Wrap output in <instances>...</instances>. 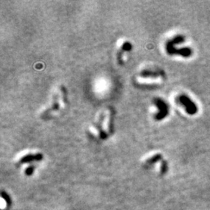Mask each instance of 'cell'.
I'll return each instance as SVG.
<instances>
[{
  "label": "cell",
  "mask_w": 210,
  "mask_h": 210,
  "mask_svg": "<svg viewBox=\"0 0 210 210\" xmlns=\"http://www.w3.org/2000/svg\"><path fill=\"white\" fill-rule=\"evenodd\" d=\"M165 48H166L167 53L170 55H178L184 58H189L193 54V51L189 47H184L181 48H175V44L172 41V40H169L167 41Z\"/></svg>",
  "instance_id": "obj_1"
},
{
  "label": "cell",
  "mask_w": 210,
  "mask_h": 210,
  "mask_svg": "<svg viewBox=\"0 0 210 210\" xmlns=\"http://www.w3.org/2000/svg\"><path fill=\"white\" fill-rule=\"evenodd\" d=\"M178 101L183 105V107L186 111L187 114H188L189 115H195V114H197L198 111V107L189 97L182 94L178 97Z\"/></svg>",
  "instance_id": "obj_2"
},
{
  "label": "cell",
  "mask_w": 210,
  "mask_h": 210,
  "mask_svg": "<svg viewBox=\"0 0 210 210\" xmlns=\"http://www.w3.org/2000/svg\"><path fill=\"white\" fill-rule=\"evenodd\" d=\"M153 101L159 110L158 113L155 115V119L157 121L163 120L169 114V106L164 100L160 98H156Z\"/></svg>",
  "instance_id": "obj_3"
},
{
  "label": "cell",
  "mask_w": 210,
  "mask_h": 210,
  "mask_svg": "<svg viewBox=\"0 0 210 210\" xmlns=\"http://www.w3.org/2000/svg\"><path fill=\"white\" fill-rule=\"evenodd\" d=\"M43 156L41 153H38L35 154V155H33V154H29V155H27V156H24L21 160H20V163L21 164H24V163H29L31 162L33 160H42Z\"/></svg>",
  "instance_id": "obj_4"
},
{
  "label": "cell",
  "mask_w": 210,
  "mask_h": 210,
  "mask_svg": "<svg viewBox=\"0 0 210 210\" xmlns=\"http://www.w3.org/2000/svg\"><path fill=\"white\" fill-rule=\"evenodd\" d=\"M162 72H154V71H151V70H143L141 72V76L144 77V78H156L160 76H162Z\"/></svg>",
  "instance_id": "obj_5"
},
{
  "label": "cell",
  "mask_w": 210,
  "mask_h": 210,
  "mask_svg": "<svg viewBox=\"0 0 210 210\" xmlns=\"http://www.w3.org/2000/svg\"><path fill=\"white\" fill-rule=\"evenodd\" d=\"M52 108H51L50 109H48V110H47L46 112H45L44 114H48V113H49V112L52 111L58 110V107H59V104H58V96H56V97L54 99V102H53V104H52Z\"/></svg>",
  "instance_id": "obj_6"
},
{
  "label": "cell",
  "mask_w": 210,
  "mask_h": 210,
  "mask_svg": "<svg viewBox=\"0 0 210 210\" xmlns=\"http://www.w3.org/2000/svg\"><path fill=\"white\" fill-rule=\"evenodd\" d=\"M160 160H162V156L160 154H156V155H154L153 157H151V158L147 160V164H153Z\"/></svg>",
  "instance_id": "obj_7"
},
{
  "label": "cell",
  "mask_w": 210,
  "mask_h": 210,
  "mask_svg": "<svg viewBox=\"0 0 210 210\" xmlns=\"http://www.w3.org/2000/svg\"><path fill=\"white\" fill-rule=\"evenodd\" d=\"M114 113H112V111L110 112V118H109V123H108V128L111 133H113L114 132V125H113V119H114Z\"/></svg>",
  "instance_id": "obj_8"
},
{
  "label": "cell",
  "mask_w": 210,
  "mask_h": 210,
  "mask_svg": "<svg viewBox=\"0 0 210 210\" xmlns=\"http://www.w3.org/2000/svg\"><path fill=\"white\" fill-rule=\"evenodd\" d=\"M168 170V164L166 160H163L162 164H161V173L165 174Z\"/></svg>",
  "instance_id": "obj_9"
},
{
  "label": "cell",
  "mask_w": 210,
  "mask_h": 210,
  "mask_svg": "<svg viewBox=\"0 0 210 210\" xmlns=\"http://www.w3.org/2000/svg\"><path fill=\"white\" fill-rule=\"evenodd\" d=\"M131 49H132V44L129 42H125L122 47V52H124V51H130Z\"/></svg>",
  "instance_id": "obj_10"
},
{
  "label": "cell",
  "mask_w": 210,
  "mask_h": 210,
  "mask_svg": "<svg viewBox=\"0 0 210 210\" xmlns=\"http://www.w3.org/2000/svg\"><path fill=\"white\" fill-rule=\"evenodd\" d=\"M33 171H34V167H29L27 169L26 174H27V175H30V174L33 173Z\"/></svg>",
  "instance_id": "obj_11"
}]
</instances>
